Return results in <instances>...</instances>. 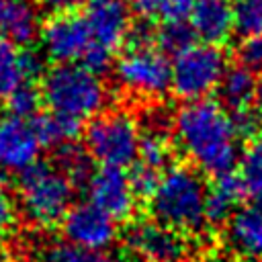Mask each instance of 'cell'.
Returning a JSON list of instances; mask_svg holds the SVG:
<instances>
[{
	"mask_svg": "<svg viewBox=\"0 0 262 262\" xmlns=\"http://www.w3.org/2000/svg\"><path fill=\"white\" fill-rule=\"evenodd\" d=\"M174 139L192 168L215 178L231 174L239 162V131L219 100L184 102L172 121Z\"/></svg>",
	"mask_w": 262,
	"mask_h": 262,
	"instance_id": "1",
	"label": "cell"
},
{
	"mask_svg": "<svg viewBox=\"0 0 262 262\" xmlns=\"http://www.w3.org/2000/svg\"><path fill=\"white\" fill-rule=\"evenodd\" d=\"M207 190L209 186L196 168L188 164H170L147 196L149 213L156 223L172 231H199L207 223Z\"/></svg>",
	"mask_w": 262,
	"mask_h": 262,
	"instance_id": "2",
	"label": "cell"
},
{
	"mask_svg": "<svg viewBox=\"0 0 262 262\" xmlns=\"http://www.w3.org/2000/svg\"><path fill=\"white\" fill-rule=\"evenodd\" d=\"M39 90L49 113L76 123L96 119L108 102V88L102 78L82 63L53 66L43 74Z\"/></svg>",
	"mask_w": 262,
	"mask_h": 262,
	"instance_id": "3",
	"label": "cell"
},
{
	"mask_svg": "<svg viewBox=\"0 0 262 262\" xmlns=\"http://www.w3.org/2000/svg\"><path fill=\"white\" fill-rule=\"evenodd\" d=\"M74 182L57 164L37 162L18 178V203L27 221L37 227L61 223L74 205Z\"/></svg>",
	"mask_w": 262,
	"mask_h": 262,
	"instance_id": "4",
	"label": "cell"
},
{
	"mask_svg": "<svg viewBox=\"0 0 262 262\" xmlns=\"http://www.w3.org/2000/svg\"><path fill=\"white\" fill-rule=\"evenodd\" d=\"M141 129L139 123L125 111L102 113L92 119L84 133V149L90 160L100 166L121 168L133 166L139 156Z\"/></svg>",
	"mask_w": 262,
	"mask_h": 262,
	"instance_id": "5",
	"label": "cell"
},
{
	"mask_svg": "<svg viewBox=\"0 0 262 262\" xmlns=\"http://www.w3.org/2000/svg\"><path fill=\"white\" fill-rule=\"evenodd\" d=\"M227 72V57L221 47L192 43L172 61V90L184 102L207 98L219 88Z\"/></svg>",
	"mask_w": 262,
	"mask_h": 262,
	"instance_id": "6",
	"label": "cell"
},
{
	"mask_svg": "<svg viewBox=\"0 0 262 262\" xmlns=\"http://www.w3.org/2000/svg\"><path fill=\"white\" fill-rule=\"evenodd\" d=\"M115 78L135 96L158 98L172 86V63L156 45H129L115 61Z\"/></svg>",
	"mask_w": 262,
	"mask_h": 262,
	"instance_id": "7",
	"label": "cell"
},
{
	"mask_svg": "<svg viewBox=\"0 0 262 262\" xmlns=\"http://www.w3.org/2000/svg\"><path fill=\"white\" fill-rule=\"evenodd\" d=\"M61 233L70 246L90 252H108L119 237L117 221L90 201L70 207L61 219Z\"/></svg>",
	"mask_w": 262,
	"mask_h": 262,
	"instance_id": "8",
	"label": "cell"
},
{
	"mask_svg": "<svg viewBox=\"0 0 262 262\" xmlns=\"http://www.w3.org/2000/svg\"><path fill=\"white\" fill-rule=\"evenodd\" d=\"M39 43L45 57L59 63L82 61L90 47V31L84 14H55L39 31Z\"/></svg>",
	"mask_w": 262,
	"mask_h": 262,
	"instance_id": "9",
	"label": "cell"
},
{
	"mask_svg": "<svg viewBox=\"0 0 262 262\" xmlns=\"http://www.w3.org/2000/svg\"><path fill=\"white\" fill-rule=\"evenodd\" d=\"M88 201L108 213L115 221L129 219L137 205V194L129 180V174L121 168L100 166L92 170L86 180Z\"/></svg>",
	"mask_w": 262,
	"mask_h": 262,
	"instance_id": "10",
	"label": "cell"
},
{
	"mask_svg": "<svg viewBox=\"0 0 262 262\" xmlns=\"http://www.w3.org/2000/svg\"><path fill=\"white\" fill-rule=\"evenodd\" d=\"M127 248L139 262H184L186 242L156 221H141L127 231Z\"/></svg>",
	"mask_w": 262,
	"mask_h": 262,
	"instance_id": "11",
	"label": "cell"
},
{
	"mask_svg": "<svg viewBox=\"0 0 262 262\" xmlns=\"http://www.w3.org/2000/svg\"><path fill=\"white\" fill-rule=\"evenodd\" d=\"M90 47L115 55V51L129 39L131 16L123 0H92L84 12Z\"/></svg>",
	"mask_w": 262,
	"mask_h": 262,
	"instance_id": "12",
	"label": "cell"
},
{
	"mask_svg": "<svg viewBox=\"0 0 262 262\" xmlns=\"http://www.w3.org/2000/svg\"><path fill=\"white\" fill-rule=\"evenodd\" d=\"M41 143L33 123L10 113L0 115V170L23 174L39 162Z\"/></svg>",
	"mask_w": 262,
	"mask_h": 262,
	"instance_id": "13",
	"label": "cell"
},
{
	"mask_svg": "<svg viewBox=\"0 0 262 262\" xmlns=\"http://www.w3.org/2000/svg\"><path fill=\"white\" fill-rule=\"evenodd\" d=\"M41 74L43 59L39 53L0 37V100H6L20 86L33 84Z\"/></svg>",
	"mask_w": 262,
	"mask_h": 262,
	"instance_id": "14",
	"label": "cell"
},
{
	"mask_svg": "<svg viewBox=\"0 0 262 262\" xmlns=\"http://www.w3.org/2000/svg\"><path fill=\"white\" fill-rule=\"evenodd\" d=\"M188 25L203 43L221 45L233 33V2L231 0H194Z\"/></svg>",
	"mask_w": 262,
	"mask_h": 262,
	"instance_id": "15",
	"label": "cell"
},
{
	"mask_svg": "<svg viewBox=\"0 0 262 262\" xmlns=\"http://www.w3.org/2000/svg\"><path fill=\"white\" fill-rule=\"evenodd\" d=\"M225 237L237 256L248 260L262 258V201L237 209L227 221Z\"/></svg>",
	"mask_w": 262,
	"mask_h": 262,
	"instance_id": "16",
	"label": "cell"
},
{
	"mask_svg": "<svg viewBox=\"0 0 262 262\" xmlns=\"http://www.w3.org/2000/svg\"><path fill=\"white\" fill-rule=\"evenodd\" d=\"M41 31L39 10L31 0H0V37L20 47Z\"/></svg>",
	"mask_w": 262,
	"mask_h": 262,
	"instance_id": "17",
	"label": "cell"
},
{
	"mask_svg": "<svg viewBox=\"0 0 262 262\" xmlns=\"http://www.w3.org/2000/svg\"><path fill=\"white\" fill-rule=\"evenodd\" d=\"M258 80L252 70L246 66H231L227 68L221 84H219V102L235 113H244L252 108V102L258 98Z\"/></svg>",
	"mask_w": 262,
	"mask_h": 262,
	"instance_id": "18",
	"label": "cell"
},
{
	"mask_svg": "<svg viewBox=\"0 0 262 262\" xmlns=\"http://www.w3.org/2000/svg\"><path fill=\"white\" fill-rule=\"evenodd\" d=\"M244 194V186L239 182V176L225 174L215 178L213 186L207 190V201H205V219L211 225L225 223L233 217L235 207Z\"/></svg>",
	"mask_w": 262,
	"mask_h": 262,
	"instance_id": "19",
	"label": "cell"
},
{
	"mask_svg": "<svg viewBox=\"0 0 262 262\" xmlns=\"http://www.w3.org/2000/svg\"><path fill=\"white\" fill-rule=\"evenodd\" d=\"M35 135L41 143V147H51V149H61L66 145H72L80 133V123L55 115V113H43L37 115L33 121Z\"/></svg>",
	"mask_w": 262,
	"mask_h": 262,
	"instance_id": "20",
	"label": "cell"
},
{
	"mask_svg": "<svg viewBox=\"0 0 262 262\" xmlns=\"http://www.w3.org/2000/svg\"><path fill=\"white\" fill-rule=\"evenodd\" d=\"M239 182L244 192L262 201V133L250 139V143L239 154Z\"/></svg>",
	"mask_w": 262,
	"mask_h": 262,
	"instance_id": "21",
	"label": "cell"
},
{
	"mask_svg": "<svg viewBox=\"0 0 262 262\" xmlns=\"http://www.w3.org/2000/svg\"><path fill=\"white\" fill-rule=\"evenodd\" d=\"M41 262H125L111 252H90L68 242H57L41 252Z\"/></svg>",
	"mask_w": 262,
	"mask_h": 262,
	"instance_id": "22",
	"label": "cell"
},
{
	"mask_svg": "<svg viewBox=\"0 0 262 262\" xmlns=\"http://www.w3.org/2000/svg\"><path fill=\"white\" fill-rule=\"evenodd\" d=\"M156 41L162 53L176 57L194 43V33L188 23H164L156 33Z\"/></svg>",
	"mask_w": 262,
	"mask_h": 262,
	"instance_id": "23",
	"label": "cell"
},
{
	"mask_svg": "<svg viewBox=\"0 0 262 262\" xmlns=\"http://www.w3.org/2000/svg\"><path fill=\"white\" fill-rule=\"evenodd\" d=\"M168 158H170V143L164 133H141L137 164L164 172L168 168Z\"/></svg>",
	"mask_w": 262,
	"mask_h": 262,
	"instance_id": "24",
	"label": "cell"
},
{
	"mask_svg": "<svg viewBox=\"0 0 262 262\" xmlns=\"http://www.w3.org/2000/svg\"><path fill=\"white\" fill-rule=\"evenodd\" d=\"M57 168L74 184L86 182L88 176L92 174V170H90V156L86 154L84 147H78L76 143L57 149Z\"/></svg>",
	"mask_w": 262,
	"mask_h": 262,
	"instance_id": "25",
	"label": "cell"
},
{
	"mask_svg": "<svg viewBox=\"0 0 262 262\" xmlns=\"http://www.w3.org/2000/svg\"><path fill=\"white\" fill-rule=\"evenodd\" d=\"M233 31L246 39L262 33V0H237L233 4Z\"/></svg>",
	"mask_w": 262,
	"mask_h": 262,
	"instance_id": "26",
	"label": "cell"
},
{
	"mask_svg": "<svg viewBox=\"0 0 262 262\" xmlns=\"http://www.w3.org/2000/svg\"><path fill=\"white\" fill-rule=\"evenodd\" d=\"M6 102H8V113L10 115H14L18 119L33 121L39 115V106H41L43 98H41L39 88H35L33 84H25L18 90H14L6 98Z\"/></svg>",
	"mask_w": 262,
	"mask_h": 262,
	"instance_id": "27",
	"label": "cell"
},
{
	"mask_svg": "<svg viewBox=\"0 0 262 262\" xmlns=\"http://www.w3.org/2000/svg\"><path fill=\"white\" fill-rule=\"evenodd\" d=\"M162 172L154 170V168H147V166H141V164H133V170L129 174V180L133 184V190L137 196H149L160 180Z\"/></svg>",
	"mask_w": 262,
	"mask_h": 262,
	"instance_id": "28",
	"label": "cell"
},
{
	"mask_svg": "<svg viewBox=\"0 0 262 262\" xmlns=\"http://www.w3.org/2000/svg\"><path fill=\"white\" fill-rule=\"evenodd\" d=\"M194 0H160L158 18L164 23H186L190 18Z\"/></svg>",
	"mask_w": 262,
	"mask_h": 262,
	"instance_id": "29",
	"label": "cell"
},
{
	"mask_svg": "<svg viewBox=\"0 0 262 262\" xmlns=\"http://www.w3.org/2000/svg\"><path fill=\"white\" fill-rule=\"evenodd\" d=\"M239 59L242 66H246L252 72H262V33L244 39L239 47Z\"/></svg>",
	"mask_w": 262,
	"mask_h": 262,
	"instance_id": "30",
	"label": "cell"
},
{
	"mask_svg": "<svg viewBox=\"0 0 262 262\" xmlns=\"http://www.w3.org/2000/svg\"><path fill=\"white\" fill-rule=\"evenodd\" d=\"M16 223V205L12 196L0 186V239L6 237Z\"/></svg>",
	"mask_w": 262,
	"mask_h": 262,
	"instance_id": "31",
	"label": "cell"
},
{
	"mask_svg": "<svg viewBox=\"0 0 262 262\" xmlns=\"http://www.w3.org/2000/svg\"><path fill=\"white\" fill-rule=\"evenodd\" d=\"M231 117H233V121H235V127H237V131H239V135H254V137H256V133H258V129H260V123H262V117H260L258 113H254L252 108H248V111L235 113V115H231Z\"/></svg>",
	"mask_w": 262,
	"mask_h": 262,
	"instance_id": "32",
	"label": "cell"
},
{
	"mask_svg": "<svg viewBox=\"0 0 262 262\" xmlns=\"http://www.w3.org/2000/svg\"><path fill=\"white\" fill-rule=\"evenodd\" d=\"M82 2L84 0H39V4L53 16L55 14H72L78 6H82Z\"/></svg>",
	"mask_w": 262,
	"mask_h": 262,
	"instance_id": "33",
	"label": "cell"
},
{
	"mask_svg": "<svg viewBox=\"0 0 262 262\" xmlns=\"http://www.w3.org/2000/svg\"><path fill=\"white\" fill-rule=\"evenodd\" d=\"M133 8L141 16V20L154 18L160 12V0H133Z\"/></svg>",
	"mask_w": 262,
	"mask_h": 262,
	"instance_id": "34",
	"label": "cell"
},
{
	"mask_svg": "<svg viewBox=\"0 0 262 262\" xmlns=\"http://www.w3.org/2000/svg\"><path fill=\"white\" fill-rule=\"evenodd\" d=\"M0 262H6V256H4V252L0 250Z\"/></svg>",
	"mask_w": 262,
	"mask_h": 262,
	"instance_id": "35",
	"label": "cell"
},
{
	"mask_svg": "<svg viewBox=\"0 0 262 262\" xmlns=\"http://www.w3.org/2000/svg\"><path fill=\"white\" fill-rule=\"evenodd\" d=\"M258 98L262 100V82H260V88H258Z\"/></svg>",
	"mask_w": 262,
	"mask_h": 262,
	"instance_id": "36",
	"label": "cell"
},
{
	"mask_svg": "<svg viewBox=\"0 0 262 262\" xmlns=\"http://www.w3.org/2000/svg\"><path fill=\"white\" fill-rule=\"evenodd\" d=\"M2 174H4V172H2V170H0V178H2Z\"/></svg>",
	"mask_w": 262,
	"mask_h": 262,
	"instance_id": "37",
	"label": "cell"
}]
</instances>
